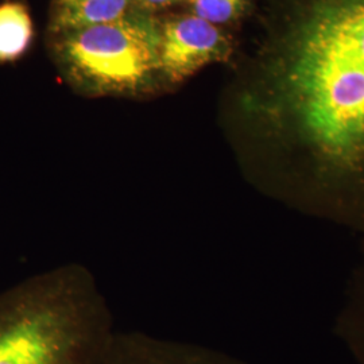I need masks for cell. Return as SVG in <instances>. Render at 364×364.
Returning a JSON list of instances; mask_svg holds the SVG:
<instances>
[{
  "mask_svg": "<svg viewBox=\"0 0 364 364\" xmlns=\"http://www.w3.org/2000/svg\"><path fill=\"white\" fill-rule=\"evenodd\" d=\"M115 332L102 289L81 264L0 291V364H102Z\"/></svg>",
  "mask_w": 364,
  "mask_h": 364,
  "instance_id": "obj_2",
  "label": "cell"
},
{
  "mask_svg": "<svg viewBox=\"0 0 364 364\" xmlns=\"http://www.w3.org/2000/svg\"><path fill=\"white\" fill-rule=\"evenodd\" d=\"M182 3H189V0H135V7L147 13L156 14V11H161Z\"/></svg>",
  "mask_w": 364,
  "mask_h": 364,
  "instance_id": "obj_9",
  "label": "cell"
},
{
  "mask_svg": "<svg viewBox=\"0 0 364 364\" xmlns=\"http://www.w3.org/2000/svg\"><path fill=\"white\" fill-rule=\"evenodd\" d=\"M236 52L234 33L189 11L161 21L159 66L165 85H178L209 65L231 64Z\"/></svg>",
  "mask_w": 364,
  "mask_h": 364,
  "instance_id": "obj_4",
  "label": "cell"
},
{
  "mask_svg": "<svg viewBox=\"0 0 364 364\" xmlns=\"http://www.w3.org/2000/svg\"><path fill=\"white\" fill-rule=\"evenodd\" d=\"M188 7L189 13L232 33V28L255 15L258 0H189Z\"/></svg>",
  "mask_w": 364,
  "mask_h": 364,
  "instance_id": "obj_8",
  "label": "cell"
},
{
  "mask_svg": "<svg viewBox=\"0 0 364 364\" xmlns=\"http://www.w3.org/2000/svg\"><path fill=\"white\" fill-rule=\"evenodd\" d=\"M53 53L68 81L90 96H144L165 85L161 21L138 7L120 19L54 36Z\"/></svg>",
  "mask_w": 364,
  "mask_h": 364,
  "instance_id": "obj_3",
  "label": "cell"
},
{
  "mask_svg": "<svg viewBox=\"0 0 364 364\" xmlns=\"http://www.w3.org/2000/svg\"><path fill=\"white\" fill-rule=\"evenodd\" d=\"M102 364H243L220 352L141 332L117 331Z\"/></svg>",
  "mask_w": 364,
  "mask_h": 364,
  "instance_id": "obj_5",
  "label": "cell"
},
{
  "mask_svg": "<svg viewBox=\"0 0 364 364\" xmlns=\"http://www.w3.org/2000/svg\"><path fill=\"white\" fill-rule=\"evenodd\" d=\"M224 126L248 168L364 181V0H258Z\"/></svg>",
  "mask_w": 364,
  "mask_h": 364,
  "instance_id": "obj_1",
  "label": "cell"
},
{
  "mask_svg": "<svg viewBox=\"0 0 364 364\" xmlns=\"http://www.w3.org/2000/svg\"><path fill=\"white\" fill-rule=\"evenodd\" d=\"M135 9V0H54L49 30L60 36L77 28L114 22Z\"/></svg>",
  "mask_w": 364,
  "mask_h": 364,
  "instance_id": "obj_6",
  "label": "cell"
},
{
  "mask_svg": "<svg viewBox=\"0 0 364 364\" xmlns=\"http://www.w3.org/2000/svg\"><path fill=\"white\" fill-rule=\"evenodd\" d=\"M34 38L30 11L22 1L0 4V64L13 63L28 50Z\"/></svg>",
  "mask_w": 364,
  "mask_h": 364,
  "instance_id": "obj_7",
  "label": "cell"
}]
</instances>
